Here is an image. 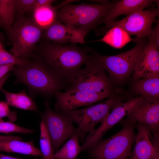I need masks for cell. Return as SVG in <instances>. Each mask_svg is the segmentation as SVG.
Masks as SVG:
<instances>
[{"mask_svg":"<svg viewBox=\"0 0 159 159\" xmlns=\"http://www.w3.org/2000/svg\"><path fill=\"white\" fill-rule=\"evenodd\" d=\"M41 41L36 48L39 57L66 84L71 85L90 57L86 49Z\"/></svg>","mask_w":159,"mask_h":159,"instance_id":"6da1fadb","label":"cell"},{"mask_svg":"<svg viewBox=\"0 0 159 159\" xmlns=\"http://www.w3.org/2000/svg\"><path fill=\"white\" fill-rule=\"evenodd\" d=\"M18 82L29 89L48 97L55 95L66 83L40 57L22 66H15L12 70Z\"/></svg>","mask_w":159,"mask_h":159,"instance_id":"7a4b0ae2","label":"cell"},{"mask_svg":"<svg viewBox=\"0 0 159 159\" xmlns=\"http://www.w3.org/2000/svg\"><path fill=\"white\" fill-rule=\"evenodd\" d=\"M137 122L127 118L121 129L110 138L99 140L87 151L92 159H129L132 155Z\"/></svg>","mask_w":159,"mask_h":159,"instance_id":"3957f363","label":"cell"},{"mask_svg":"<svg viewBox=\"0 0 159 159\" xmlns=\"http://www.w3.org/2000/svg\"><path fill=\"white\" fill-rule=\"evenodd\" d=\"M115 1L105 4H66L58 11L57 19L86 33L95 27L112 8Z\"/></svg>","mask_w":159,"mask_h":159,"instance_id":"277c9868","label":"cell"},{"mask_svg":"<svg viewBox=\"0 0 159 159\" xmlns=\"http://www.w3.org/2000/svg\"><path fill=\"white\" fill-rule=\"evenodd\" d=\"M44 30L32 18L19 16L6 32L12 45L10 53L18 58L29 59L40 41Z\"/></svg>","mask_w":159,"mask_h":159,"instance_id":"5b68a950","label":"cell"},{"mask_svg":"<svg viewBox=\"0 0 159 159\" xmlns=\"http://www.w3.org/2000/svg\"><path fill=\"white\" fill-rule=\"evenodd\" d=\"M135 42L132 49L113 56L102 55L91 49H87L96 57L110 76L121 82L132 74L148 42L144 38H138Z\"/></svg>","mask_w":159,"mask_h":159,"instance_id":"8992f818","label":"cell"},{"mask_svg":"<svg viewBox=\"0 0 159 159\" xmlns=\"http://www.w3.org/2000/svg\"><path fill=\"white\" fill-rule=\"evenodd\" d=\"M119 99L110 96L105 101L85 108L64 110L58 112L66 115L77 124L75 135L83 143L87 133L92 132L97 124L104 120Z\"/></svg>","mask_w":159,"mask_h":159,"instance_id":"52a82bcc","label":"cell"},{"mask_svg":"<svg viewBox=\"0 0 159 159\" xmlns=\"http://www.w3.org/2000/svg\"><path fill=\"white\" fill-rule=\"evenodd\" d=\"M84 66L67 89L111 95L110 82L96 57L91 54Z\"/></svg>","mask_w":159,"mask_h":159,"instance_id":"ba28073f","label":"cell"},{"mask_svg":"<svg viewBox=\"0 0 159 159\" xmlns=\"http://www.w3.org/2000/svg\"><path fill=\"white\" fill-rule=\"evenodd\" d=\"M45 109L41 113V121L48 132L54 153L67 139L75 134L77 128L67 116L53 111L47 101Z\"/></svg>","mask_w":159,"mask_h":159,"instance_id":"9c48e42d","label":"cell"},{"mask_svg":"<svg viewBox=\"0 0 159 159\" xmlns=\"http://www.w3.org/2000/svg\"><path fill=\"white\" fill-rule=\"evenodd\" d=\"M158 2L156 3L157 8L152 10H143L132 13L123 19L104 24L102 32L105 34L110 29L118 26L125 30L130 36L135 35L137 38L148 37L152 29L153 24L159 14Z\"/></svg>","mask_w":159,"mask_h":159,"instance_id":"30bf717a","label":"cell"},{"mask_svg":"<svg viewBox=\"0 0 159 159\" xmlns=\"http://www.w3.org/2000/svg\"><path fill=\"white\" fill-rule=\"evenodd\" d=\"M140 98V96L126 101L119 99L112 107L111 112L99 127L86 136L83 144L80 146L81 152L87 151L101 139L107 131L128 115Z\"/></svg>","mask_w":159,"mask_h":159,"instance_id":"8fae6325","label":"cell"},{"mask_svg":"<svg viewBox=\"0 0 159 159\" xmlns=\"http://www.w3.org/2000/svg\"><path fill=\"white\" fill-rule=\"evenodd\" d=\"M55 95L56 101L54 105V111L59 112L91 105L110 97L111 95L67 89L65 92L58 91Z\"/></svg>","mask_w":159,"mask_h":159,"instance_id":"7c38bea8","label":"cell"},{"mask_svg":"<svg viewBox=\"0 0 159 159\" xmlns=\"http://www.w3.org/2000/svg\"><path fill=\"white\" fill-rule=\"evenodd\" d=\"M135 128L137 132L132 156L137 159H159V132H152L138 122Z\"/></svg>","mask_w":159,"mask_h":159,"instance_id":"4fadbf2b","label":"cell"},{"mask_svg":"<svg viewBox=\"0 0 159 159\" xmlns=\"http://www.w3.org/2000/svg\"><path fill=\"white\" fill-rule=\"evenodd\" d=\"M126 118L140 123L152 131L159 132V100L140 96Z\"/></svg>","mask_w":159,"mask_h":159,"instance_id":"5bb4252c","label":"cell"},{"mask_svg":"<svg viewBox=\"0 0 159 159\" xmlns=\"http://www.w3.org/2000/svg\"><path fill=\"white\" fill-rule=\"evenodd\" d=\"M87 33L72 28L57 19L43 31L41 40L61 45L85 43Z\"/></svg>","mask_w":159,"mask_h":159,"instance_id":"9a60e30c","label":"cell"},{"mask_svg":"<svg viewBox=\"0 0 159 159\" xmlns=\"http://www.w3.org/2000/svg\"><path fill=\"white\" fill-rule=\"evenodd\" d=\"M132 74L134 80L159 76V49L150 39H149Z\"/></svg>","mask_w":159,"mask_h":159,"instance_id":"2e32d148","label":"cell"},{"mask_svg":"<svg viewBox=\"0 0 159 159\" xmlns=\"http://www.w3.org/2000/svg\"><path fill=\"white\" fill-rule=\"evenodd\" d=\"M20 137L0 135V152H4L43 157L33 140L23 141Z\"/></svg>","mask_w":159,"mask_h":159,"instance_id":"e0dca14e","label":"cell"},{"mask_svg":"<svg viewBox=\"0 0 159 159\" xmlns=\"http://www.w3.org/2000/svg\"><path fill=\"white\" fill-rule=\"evenodd\" d=\"M155 2L152 0H121L115 1L109 13L99 22L98 25L114 21L122 15L127 16L143 10Z\"/></svg>","mask_w":159,"mask_h":159,"instance_id":"ac0fdd59","label":"cell"},{"mask_svg":"<svg viewBox=\"0 0 159 159\" xmlns=\"http://www.w3.org/2000/svg\"><path fill=\"white\" fill-rule=\"evenodd\" d=\"M74 1V0H66L55 6L36 8L33 12L32 18L39 26L44 30L57 20V11L60 8L66 4Z\"/></svg>","mask_w":159,"mask_h":159,"instance_id":"d6986e66","label":"cell"},{"mask_svg":"<svg viewBox=\"0 0 159 159\" xmlns=\"http://www.w3.org/2000/svg\"><path fill=\"white\" fill-rule=\"evenodd\" d=\"M137 39H132L121 28L114 26L110 29L102 38L88 42H102L114 48L121 49L130 42H135Z\"/></svg>","mask_w":159,"mask_h":159,"instance_id":"ffe728a7","label":"cell"},{"mask_svg":"<svg viewBox=\"0 0 159 159\" xmlns=\"http://www.w3.org/2000/svg\"><path fill=\"white\" fill-rule=\"evenodd\" d=\"M134 91L140 96L159 99V76L150 77L134 80Z\"/></svg>","mask_w":159,"mask_h":159,"instance_id":"44dd1931","label":"cell"},{"mask_svg":"<svg viewBox=\"0 0 159 159\" xmlns=\"http://www.w3.org/2000/svg\"><path fill=\"white\" fill-rule=\"evenodd\" d=\"M1 90L4 94L6 102L9 105L24 110H37L35 102L27 95L25 90L18 93L9 92L2 88Z\"/></svg>","mask_w":159,"mask_h":159,"instance_id":"7402d4cb","label":"cell"},{"mask_svg":"<svg viewBox=\"0 0 159 159\" xmlns=\"http://www.w3.org/2000/svg\"><path fill=\"white\" fill-rule=\"evenodd\" d=\"M15 0H0V28L6 32L14 23Z\"/></svg>","mask_w":159,"mask_h":159,"instance_id":"603a6c76","label":"cell"},{"mask_svg":"<svg viewBox=\"0 0 159 159\" xmlns=\"http://www.w3.org/2000/svg\"><path fill=\"white\" fill-rule=\"evenodd\" d=\"M79 138L74 135L54 154V159H75L81 153Z\"/></svg>","mask_w":159,"mask_h":159,"instance_id":"cb8c5ba5","label":"cell"},{"mask_svg":"<svg viewBox=\"0 0 159 159\" xmlns=\"http://www.w3.org/2000/svg\"><path fill=\"white\" fill-rule=\"evenodd\" d=\"M40 150L43 159H54V152L46 129L42 121L40 122Z\"/></svg>","mask_w":159,"mask_h":159,"instance_id":"d4e9b609","label":"cell"},{"mask_svg":"<svg viewBox=\"0 0 159 159\" xmlns=\"http://www.w3.org/2000/svg\"><path fill=\"white\" fill-rule=\"evenodd\" d=\"M30 60L18 58L4 48L0 41V66L8 64H14L18 66H22L27 64Z\"/></svg>","mask_w":159,"mask_h":159,"instance_id":"484cf974","label":"cell"},{"mask_svg":"<svg viewBox=\"0 0 159 159\" xmlns=\"http://www.w3.org/2000/svg\"><path fill=\"white\" fill-rule=\"evenodd\" d=\"M34 132L33 129L20 126L12 122L3 121L0 123V132L9 133L16 132L24 134L32 133Z\"/></svg>","mask_w":159,"mask_h":159,"instance_id":"4316f807","label":"cell"},{"mask_svg":"<svg viewBox=\"0 0 159 159\" xmlns=\"http://www.w3.org/2000/svg\"><path fill=\"white\" fill-rule=\"evenodd\" d=\"M36 0H15L16 14L19 16L33 13L35 9Z\"/></svg>","mask_w":159,"mask_h":159,"instance_id":"83f0119b","label":"cell"},{"mask_svg":"<svg viewBox=\"0 0 159 159\" xmlns=\"http://www.w3.org/2000/svg\"><path fill=\"white\" fill-rule=\"evenodd\" d=\"M7 117L10 121L14 122L17 119L16 112L10 110L9 105L6 102L0 101V118Z\"/></svg>","mask_w":159,"mask_h":159,"instance_id":"f1b7e54d","label":"cell"},{"mask_svg":"<svg viewBox=\"0 0 159 159\" xmlns=\"http://www.w3.org/2000/svg\"><path fill=\"white\" fill-rule=\"evenodd\" d=\"M155 25L151 30L148 39H150L155 45L159 49V21L156 19Z\"/></svg>","mask_w":159,"mask_h":159,"instance_id":"f546056e","label":"cell"},{"mask_svg":"<svg viewBox=\"0 0 159 159\" xmlns=\"http://www.w3.org/2000/svg\"><path fill=\"white\" fill-rule=\"evenodd\" d=\"M15 66L14 64H10L0 66V79L9 72L12 71Z\"/></svg>","mask_w":159,"mask_h":159,"instance_id":"4dcf8cb0","label":"cell"},{"mask_svg":"<svg viewBox=\"0 0 159 159\" xmlns=\"http://www.w3.org/2000/svg\"><path fill=\"white\" fill-rule=\"evenodd\" d=\"M55 1L54 0H36L35 8L42 6H50Z\"/></svg>","mask_w":159,"mask_h":159,"instance_id":"1f68e13d","label":"cell"},{"mask_svg":"<svg viewBox=\"0 0 159 159\" xmlns=\"http://www.w3.org/2000/svg\"><path fill=\"white\" fill-rule=\"evenodd\" d=\"M9 76V73H8L0 79V90H1L3 85L7 80Z\"/></svg>","mask_w":159,"mask_h":159,"instance_id":"d6a6232c","label":"cell"},{"mask_svg":"<svg viewBox=\"0 0 159 159\" xmlns=\"http://www.w3.org/2000/svg\"><path fill=\"white\" fill-rule=\"evenodd\" d=\"M0 159H24L18 158L6 155L1 153L0 152ZM41 159H43L42 158Z\"/></svg>","mask_w":159,"mask_h":159,"instance_id":"836d02e7","label":"cell"},{"mask_svg":"<svg viewBox=\"0 0 159 159\" xmlns=\"http://www.w3.org/2000/svg\"><path fill=\"white\" fill-rule=\"evenodd\" d=\"M129 159H137L133 157L131 155V157H130Z\"/></svg>","mask_w":159,"mask_h":159,"instance_id":"e575fe53","label":"cell"},{"mask_svg":"<svg viewBox=\"0 0 159 159\" xmlns=\"http://www.w3.org/2000/svg\"><path fill=\"white\" fill-rule=\"evenodd\" d=\"M3 121L2 118H0V123L2 122Z\"/></svg>","mask_w":159,"mask_h":159,"instance_id":"d590c367","label":"cell"}]
</instances>
